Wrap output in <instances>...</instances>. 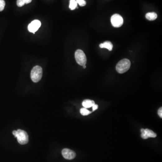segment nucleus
<instances>
[{
    "instance_id": "1",
    "label": "nucleus",
    "mask_w": 162,
    "mask_h": 162,
    "mask_svg": "<svg viewBox=\"0 0 162 162\" xmlns=\"http://www.w3.org/2000/svg\"><path fill=\"white\" fill-rule=\"evenodd\" d=\"M13 134L15 137H17L18 142L21 145H25L29 142V136L25 131L18 129L13 131Z\"/></svg>"
},
{
    "instance_id": "2",
    "label": "nucleus",
    "mask_w": 162,
    "mask_h": 162,
    "mask_svg": "<svg viewBox=\"0 0 162 162\" xmlns=\"http://www.w3.org/2000/svg\"><path fill=\"white\" fill-rule=\"evenodd\" d=\"M131 62L127 59H124L120 60L116 67L117 72L119 73H123L128 71L130 68Z\"/></svg>"
},
{
    "instance_id": "3",
    "label": "nucleus",
    "mask_w": 162,
    "mask_h": 162,
    "mask_svg": "<svg viewBox=\"0 0 162 162\" xmlns=\"http://www.w3.org/2000/svg\"><path fill=\"white\" fill-rule=\"evenodd\" d=\"M43 76V69L40 66H35L32 69L31 73V78L34 82H39Z\"/></svg>"
},
{
    "instance_id": "4",
    "label": "nucleus",
    "mask_w": 162,
    "mask_h": 162,
    "mask_svg": "<svg viewBox=\"0 0 162 162\" xmlns=\"http://www.w3.org/2000/svg\"><path fill=\"white\" fill-rule=\"evenodd\" d=\"M75 58L76 62L81 66L85 65L86 63V57L85 53L82 50L78 49L75 53Z\"/></svg>"
},
{
    "instance_id": "5",
    "label": "nucleus",
    "mask_w": 162,
    "mask_h": 162,
    "mask_svg": "<svg viewBox=\"0 0 162 162\" xmlns=\"http://www.w3.org/2000/svg\"><path fill=\"white\" fill-rule=\"evenodd\" d=\"M112 25L115 28H119L123 23V18L118 14L113 15L111 18Z\"/></svg>"
},
{
    "instance_id": "6",
    "label": "nucleus",
    "mask_w": 162,
    "mask_h": 162,
    "mask_svg": "<svg viewBox=\"0 0 162 162\" xmlns=\"http://www.w3.org/2000/svg\"><path fill=\"white\" fill-rule=\"evenodd\" d=\"M41 22L39 20H34L28 26V30L31 33L35 34V32H37L39 28L41 27Z\"/></svg>"
},
{
    "instance_id": "7",
    "label": "nucleus",
    "mask_w": 162,
    "mask_h": 162,
    "mask_svg": "<svg viewBox=\"0 0 162 162\" xmlns=\"http://www.w3.org/2000/svg\"><path fill=\"white\" fill-rule=\"evenodd\" d=\"M141 137L144 139H147L149 137L155 138L157 137V134L155 133L149 129H141Z\"/></svg>"
},
{
    "instance_id": "8",
    "label": "nucleus",
    "mask_w": 162,
    "mask_h": 162,
    "mask_svg": "<svg viewBox=\"0 0 162 162\" xmlns=\"http://www.w3.org/2000/svg\"><path fill=\"white\" fill-rule=\"evenodd\" d=\"M62 155L64 158L68 160H73L75 158L76 155L75 152L67 148L62 150Z\"/></svg>"
},
{
    "instance_id": "9",
    "label": "nucleus",
    "mask_w": 162,
    "mask_h": 162,
    "mask_svg": "<svg viewBox=\"0 0 162 162\" xmlns=\"http://www.w3.org/2000/svg\"><path fill=\"white\" fill-rule=\"evenodd\" d=\"M100 47L101 48H106L109 51H111L113 48L112 43L109 41H106L100 45Z\"/></svg>"
},
{
    "instance_id": "10",
    "label": "nucleus",
    "mask_w": 162,
    "mask_h": 162,
    "mask_svg": "<svg viewBox=\"0 0 162 162\" xmlns=\"http://www.w3.org/2000/svg\"><path fill=\"white\" fill-rule=\"evenodd\" d=\"M95 104L93 100H85L82 102V106L85 108H89L92 107L94 104Z\"/></svg>"
},
{
    "instance_id": "11",
    "label": "nucleus",
    "mask_w": 162,
    "mask_h": 162,
    "mask_svg": "<svg viewBox=\"0 0 162 162\" xmlns=\"http://www.w3.org/2000/svg\"><path fill=\"white\" fill-rule=\"evenodd\" d=\"M157 15L155 12H150L147 13L146 17L148 20L150 21H153L157 18Z\"/></svg>"
},
{
    "instance_id": "12",
    "label": "nucleus",
    "mask_w": 162,
    "mask_h": 162,
    "mask_svg": "<svg viewBox=\"0 0 162 162\" xmlns=\"http://www.w3.org/2000/svg\"><path fill=\"white\" fill-rule=\"evenodd\" d=\"M77 3L76 0H70L69 7L71 10H75L77 7Z\"/></svg>"
},
{
    "instance_id": "13",
    "label": "nucleus",
    "mask_w": 162,
    "mask_h": 162,
    "mask_svg": "<svg viewBox=\"0 0 162 162\" xmlns=\"http://www.w3.org/2000/svg\"><path fill=\"white\" fill-rule=\"evenodd\" d=\"M80 113L83 116H86L89 115V114L91 113V112L89 111L88 109L85 108H82L80 109Z\"/></svg>"
},
{
    "instance_id": "14",
    "label": "nucleus",
    "mask_w": 162,
    "mask_h": 162,
    "mask_svg": "<svg viewBox=\"0 0 162 162\" xmlns=\"http://www.w3.org/2000/svg\"><path fill=\"white\" fill-rule=\"evenodd\" d=\"M6 2L4 0H0V12L3 11L5 8Z\"/></svg>"
},
{
    "instance_id": "15",
    "label": "nucleus",
    "mask_w": 162,
    "mask_h": 162,
    "mask_svg": "<svg viewBox=\"0 0 162 162\" xmlns=\"http://www.w3.org/2000/svg\"><path fill=\"white\" fill-rule=\"evenodd\" d=\"M77 3L81 7H84L86 5V2L85 0H76Z\"/></svg>"
},
{
    "instance_id": "16",
    "label": "nucleus",
    "mask_w": 162,
    "mask_h": 162,
    "mask_svg": "<svg viewBox=\"0 0 162 162\" xmlns=\"http://www.w3.org/2000/svg\"><path fill=\"white\" fill-rule=\"evenodd\" d=\"M25 4L23 0H17V5L18 7H22Z\"/></svg>"
},
{
    "instance_id": "17",
    "label": "nucleus",
    "mask_w": 162,
    "mask_h": 162,
    "mask_svg": "<svg viewBox=\"0 0 162 162\" xmlns=\"http://www.w3.org/2000/svg\"><path fill=\"white\" fill-rule=\"evenodd\" d=\"M158 114H159V116L162 118V107L160 108L158 110Z\"/></svg>"
},
{
    "instance_id": "18",
    "label": "nucleus",
    "mask_w": 162,
    "mask_h": 162,
    "mask_svg": "<svg viewBox=\"0 0 162 162\" xmlns=\"http://www.w3.org/2000/svg\"><path fill=\"white\" fill-rule=\"evenodd\" d=\"M92 107V111H94L95 110H96V109H98V106L97 104H95Z\"/></svg>"
},
{
    "instance_id": "19",
    "label": "nucleus",
    "mask_w": 162,
    "mask_h": 162,
    "mask_svg": "<svg viewBox=\"0 0 162 162\" xmlns=\"http://www.w3.org/2000/svg\"><path fill=\"white\" fill-rule=\"evenodd\" d=\"M24 1V2L25 3V4H29L30 3V2H31L32 0H23Z\"/></svg>"
},
{
    "instance_id": "20",
    "label": "nucleus",
    "mask_w": 162,
    "mask_h": 162,
    "mask_svg": "<svg viewBox=\"0 0 162 162\" xmlns=\"http://www.w3.org/2000/svg\"><path fill=\"white\" fill-rule=\"evenodd\" d=\"M83 68H86V65H84V66H83Z\"/></svg>"
}]
</instances>
